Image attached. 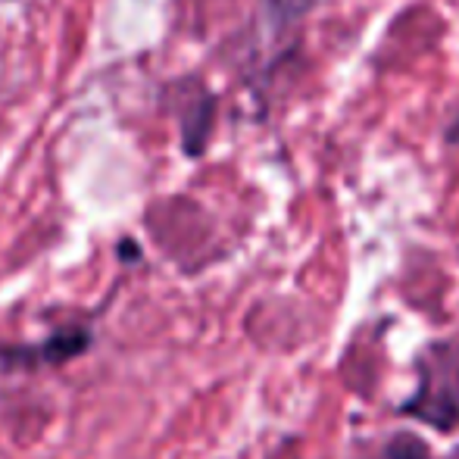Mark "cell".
Segmentation results:
<instances>
[{
	"instance_id": "277c9868",
	"label": "cell",
	"mask_w": 459,
	"mask_h": 459,
	"mask_svg": "<svg viewBox=\"0 0 459 459\" xmlns=\"http://www.w3.org/2000/svg\"><path fill=\"white\" fill-rule=\"evenodd\" d=\"M353 459H431V450L416 431H391L381 441L359 447Z\"/></svg>"
},
{
	"instance_id": "7a4b0ae2",
	"label": "cell",
	"mask_w": 459,
	"mask_h": 459,
	"mask_svg": "<svg viewBox=\"0 0 459 459\" xmlns=\"http://www.w3.org/2000/svg\"><path fill=\"white\" fill-rule=\"evenodd\" d=\"M166 94H169V109L178 116V126H182L185 153L200 157L210 144L212 126H216V94L197 75H185V79L172 82Z\"/></svg>"
},
{
	"instance_id": "3957f363",
	"label": "cell",
	"mask_w": 459,
	"mask_h": 459,
	"mask_svg": "<svg viewBox=\"0 0 459 459\" xmlns=\"http://www.w3.org/2000/svg\"><path fill=\"white\" fill-rule=\"evenodd\" d=\"M91 344L85 332H63L54 334L48 344L35 347H13V351H0V359L13 366H50V363H66V359L79 357L85 347Z\"/></svg>"
},
{
	"instance_id": "6da1fadb",
	"label": "cell",
	"mask_w": 459,
	"mask_h": 459,
	"mask_svg": "<svg viewBox=\"0 0 459 459\" xmlns=\"http://www.w3.org/2000/svg\"><path fill=\"white\" fill-rule=\"evenodd\" d=\"M416 391L397 406L400 416L441 435L459 429V341H431L416 357Z\"/></svg>"
}]
</instances>
